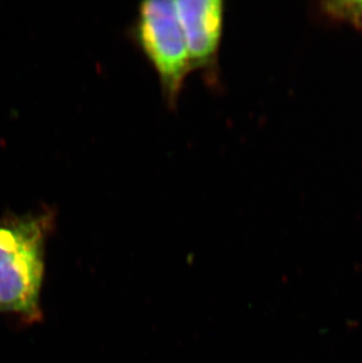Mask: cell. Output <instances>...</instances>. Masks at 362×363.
<instances>
[{
    "mask_svg": "<svg viewBox=\"0 0 362 363\" xmlns=\"http://www.w3.org/2000/svg\"><path fill=\"white\" fill-rule=\"evenodd\" d=\"M48 228V216H14L0 221V306L25 319L40 316Z\"/></svg>",
    "mask_w": 362,
    "mask_h": 363,
    "instance_id": "obj_1",
    "label": "cell"
},
{
    "mask_svg": "<svg viewBox=\"0 0 362 363\" xmlns=\"http://www.w3.org/2000/svg\"><path fill=\"white\" fill-rule=\"evenodd\" d=\"M136 32L145 55L159 74L165 96L175 103L185 78L193 69L175 1L141 3Z\"/></svg>",
    "mask_w": 362,
    "mask_h": 363,
    "instance_id": "obj_2",
    "label": "cell"
},
{
    "mask_svg": "<svg viewBox=\"0 0 362 363\" xmlns=\"http://www.w3.org/2000/svg\"><path fill=\"white\" fill-rule=\"evenodd\" d=\"M192 67H209L216 59L224 24L221 0H177Z\"/></svg>",
    "mask_w": 362,
    "mask_h": 363,
    "instance_id": "obj_3",
    "label": "cell"
},
{
    "mask_svg": "<svg viewBox=\"0 0 362 363\" xmlns=\"http://www.w3.org/2000/svg\"><path fill=\"white\" fill-rule=\"evenodd\" d=\"M324 10L356 26H362V0H336L324 4Z\"/></svg>",
    "mask_w": 362,
    "mask_h": 363,
    "instance_id": "obj_4",
    "label": "cell"
},
{
    "mask_svg": "<svg viewBox=\"0 0 362 363\" xmlns=\"http://www.w3.org/2000/svg\"><path fill=\"white\" fill-rule=\"evenodd\" d=\"M0 307H1V306H0Z\"/></svg>",
    "mask_w": 362,
    "mask_h": 363,
    "instance_id": "obj_5",
    "label": "cell"
}]
</instances>
